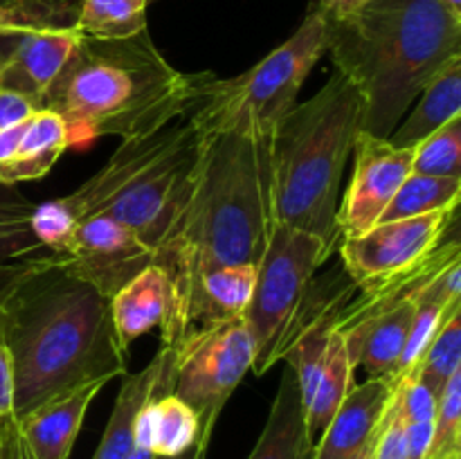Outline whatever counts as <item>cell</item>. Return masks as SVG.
<instances>
[{"mask_svg":"<svg viewBox=\"0 0 461 459\" xmlns=\"http://www.w3.org/2000/svg\"><path fill=\"white\" fill-rule=\"evenodd\" d=\"M441 3H444L446 7L450 9V12L457 14V16H461V0H441Z\"/></svg>","mask_w":461,"mask_h":459,"instance_id":"39","label":"cell"},{"mask_svg":"<svg viewBox=\"0 0 461 459\" xmlns=\"http://www.w3.org/2000/svg\"><path fill=\"white\" fill-rule=\"evenodd\" d=\"M171 376H174V356L165 346H160L151 363L138 374H126L93 459H129L133 448L135 417L156 392L171 390Z\"/></svg>","mask_w":461,"mask_h":459,"instance_id":"17","label":"cell"},{"mask_svg":"<svg viewBox=\"0 0 461 459\" xmlns=\"http://www.w3.org/2000/svg\"><path fill=\"white\" fill-rule=\"evenodd\" d=\"M171 356V392L196 410L203 430L214 432L221 410L255 363V340L246 318L192 333Z\"/></svg>","mask_w":461,"mask_h":459,"instance_id":"9","label":"cell"},{"mask_svg":"<svg viewBox=\"0 0 461 459\" xmlns=\"http://www.w3.org/2000/svg\"><path fill=\"white\" fill-rule=\"evenodd\" d=\"M412 174L461 178V115L412 147Z\"/></svg>","mask_w":461,"mask_h":459,"instance_id":"28","label":"cell"},{"mask_svg":"<svg viewBox=\"0 0 461 459\" xmlns=\"http://www.w3.org/2000/svg\"><path fill=\"white\" fill-rule=\"evenodd\" d=\"M39 104L32 102L30 97L14 90L0 88V130L12 129V126L21 124L27 117L34 115L39 111Z\"/></svg>","mask_w":461,"mask_h":459,"instance_id":"32","label":"cell"},{"mask_svg":"<svg viewBox=\"0 0 461 459\" xmlns=\"http://www.w3.org/2000/svg\"><path fill=\"white\" fill-rule=\"evenodd\" d=\"M149 0H77L75 30L88 39H129L147 30Z\"/></svg>","mask_w":461,"mask_h":459,"instance_id":"24","label":"cell"},{"mask_svg":"<svg viewBox=\"0 0 461 459\" xmlns=\"http://www.w3.org/2000/svg\"><path fill=\"white\" fill-rule=\"evenodd\" d=\"M14 414V376H12V360L5 346L3 336H0V418Z\"/></svg>","mask_w":461,"mask_h":459,"instance_id":"34","label":"cell"},{"mask_svg":"<svg viewBox=\"0 0 461 459\" xmlns=\"http://www.w3.org/2000/svg\"><path fill=\"white\" fill-rule=\"evenodd\" d=\"M354 378L356 367L351 364L345 338H342V333L336 328V333L331 336V342H329L322 374H320L313 394H311L309 403H306L304 408L306 428H309V435L311 439H313V444L320 439V435H322L324 428L329 426L333 414H336L338 410H340V405L345 403L347 394H349L351 387L356 385Z\"/></svg>","mask_w":461,"mask_h":459,"instance_id":"23","label":"cell"},{"mask_svg":"<svg viewBox=\"0 0 461 459\" xmlns=\"http://www.w3.org/2000/svg\"><path fill=\"white\" fill-rule=\"evenodd\" d=\"M446 459H461V454H450V457H446Z\"/></svg>","mask_w":461,"mask_h":459,"instance_id":"40","label":"cell"},{"mask_svg":"<svg viewBox=\"0 0 461 459\" xmlns=\"http://www.w3.org/2000/svg\"><path fill=\"white\" fill-rule=\"evenodd\" d=\"M457 210H437L412 219L376 223L340 238L342 268L363 295L417 273L441 248Z\"/></svg>","mask_w":461,"mask_h":459,"instance_id":"10","label":"cell"},{"mask_svg":"<svg viewBox=\"0 0 461 459\" xmlns=\"http://www.w3.org/2000/svg\"><path fill=\"white\" fill-rule=\"evenodd\" d=\"M414 310V297L365 310H345L338 322V331L345 338L351 364L363 367L369 378L394 381L412 328Z\"/></svg>","mask_w":461,"mask_h":459,"instance_id":"14","label":"cell"},{"mask_svg":"<svg viewBox=\"0 0 461 459\" xmlns=\"http://www.w3.org/2000/svg\"><path fill=\"white\" fill-rule=\"evenodd\" d=\"M203 435L196 410L171 390H160L135 417L133 441L147 446L156 457H176L192 448Z\"/></svg>","mask_w":461,"mask_h":459,"instance_id":"18","label":"cell"},{"mask_svg":"<svg viewBox=\"0 0 461 459\" xmlns=\"http://www.w3.org/2000/svg\"><path fill=\"white\" fill-rule=\"evenodd\" d=\"M333 255L322 238L275 220L257 264V282L246 322L255 340L252 374L264 376L279 363L286 328L320 266Z\"/></svg>","mask_w":461,"mask_h":459,"instance_id":"8","label":"cell"},{"mask_svg":"<svg viewBox=\"0 0 461 459\" xmlns=\"http://www.w3.org/2000/svg\"><path fill=\"white\" fill-rule=\"evenodd\" d=\"M410 174L412 148H399L387 138L360 130L354 144V174L338 205L340 238L374 228Z\"/></svg>","mask_w":461,"mask_h":459,"instance_id":"12","label":"cell"},{"mask_svg":"<svg viewBox=\"0 0 461 459\" xmlns=\"http://www.w3.org/2000/svg\"><path fill=\"white\" fill-rule=\"evenodd\" d=\"M329 22L336 72L363 97L360 130L390 138L432 76L461 57V16L441 0H367Z\"/></svg>","mask_w":461,"mask_h":459,"instance_id":"3","label":"cell"},{"mask_svg":"<svg viewBox=\"0 0 461 459\" xmlns=\"http://www.w3.org/2000/svg\"><path fill=\"white\" fill-rule=\"evenodd\" d=\"M461 369V302L455 304L439 324L432 336L430 345L426 346L419 358L417 367L405 376L408 381H419L430 387L437 396L441 394L446 382L455 372Z\"/></svg>","mask_w":461,"mask_h":459,"instance_id":"26","label":"cell"},{"mask_svg":"<svg viewBox=\"0 0 461 459\" xmlns=\"http://www.w3.org/2000/svg\"><path fill=\"white\" fill-rule=\"evenodd\" d=\"M34 202L27 201L16 184L0 183V261L39 256L43 246L32 230Z\"/></svg>","mask_w":461,"mask_h":459,"instance_id":"27","label":"cell"},{"mask_svg":"<svg viewBox=\"0 0 461 459\" xmlns=\"http://www.w3.org/2000/svg\"><path fill=\"white\" fill-rule=\"evenodd\" d=\"M270 140L207 138L196 184L153 252V264L169 274L171 295L203 270L259 264L275 225Z\"/></svg>","mask_w":461,"mask_h":459,"instance_id":"4","label":"cell"},{"mask_svg":"<svg viewBox=\"0 0 461 459\" xmlns=\"http://www.w3.org/2000/svg\"><path fill=\"white\" fill-rule=\"evenodd\" d=\"M367 0H318L320 12L327 16V21H338V18H345L349 14H354L360 4H365Z\"/></svg>","mask_w":461,"mask_h":459,"instance_id":"35","label":"cell"},{"mask_svg":"<svg viewBox=\"0 0 461 459\" xmlns=\"http://www.w3.org/2000/svg\"><path fill=\"white\" fill-rule=\"evenodd\" d=\"M108 381L81 385L16 418L34 459H68L95 396Z\"/></svg>","mask_w":461,"mask_h":459,"instance_id":"16","label":"cell"},{"mask_svg":"<svg viewBox=\"0 0 461 459\" xmlns=\"http://www.w3.org/2000/svg\"><path fill=\"white\" fill-rule=\"evenodd\" d=\"M171 302V282L165 268L149 264L111 297V320L117 338L129 349L131 342L160 327Z\"/></svg>","mask_w":461,"mask_h":459,"instance_id":"19","label":"cell"},{"mask_svg":"<svg viewBox=\"0 0 461 459\" xmlns=\"http://www.w3.org/2000/svg\"><path fill=\"white\" fill-rule=\"evenodd\" d=\"M205 142L189 115L122 140L93 178L61 198L63 205L77 223L88 216L117 220L156 252L196 184Z\"/></svg>","mask_w":461,"mask_h":459,"instance_id":"6","label":"cell"},{"mask_svg":"<svg viewBox=\"0 0 461 459\" xmlns=\"http://www.w3.org/2000/svg\"><path fill=\"white\" fill-rule=\"evenodd\" d=\"M66 148H70L66 122L57 112L39 108L23 122L18 148L7 169L0 174V183L18 184L45 178Z\"/></svg>","mask_w":461,"mask_h":459,"instance_id":"21","label":"cell"},{"mask_svg":"<svg viewBox=\"0 0 461 459\" xmlns=\"http://www.w3.org/2000/svg\"><path fill=\"white\" fill-rule=\"evenodd\" d=\"M327 16L313 3L291 39L266 54L250 70L232 79L212 76L189 120L205 138L273 135L282 117L297 104L302 86L315 63L327 54Z\"/></svg>","mask_w":461,"mask_h":459,"instance_id":"7","label":"cell"},{"mask_svg":"<svg viewBox=\"0 0 461 459\" xmlns=\"http://www.w3.org/2000/svg\"><path fill=\"white\" fill-rule=\"evenodd\" d=\"M461 454V369L450 376L437 396L435 430L428 459H446Z\"/></svg>","mask_w":461,"mask_h":459,"instance_id":"29","label":"cell"},{"mask_svg":"<svg viewBox=\"0 0 461 459\" xmlns=\"http://www.w3.org/2000/svg\"><path fill=\"white\" fill-rule=\"evenodd\" d=\"M394 390L392 378H367L351 387L345 403L315 441L313 459H354L363 453L376 439Z\"/></svg>","mask_w":461,"mask_h":459,"instance_id":"15","label":"cell"},{"mask_svg":"<svg viewBox=\"0 0 461 459\" xmlns=\"http://www.w3.org/2000/svg\"><path fill=\"white\" fill-rule=\"evenodd\" d=\"M313 448L300 387L291 369H286L270 405L268 421L248 459H313Z\"/></svg>","mask_w":461,"mask_h":459,"instance_id":"20","label":"cell"},{"mask_svg":"<svg viewBox=\"0 0 461 459\" xmlns=\"http://www.w3.org/2000/svg\"><path fill=\"white\" fill-rule=\"evenodd\" d=\"M34 0H0V7H23V4H30Z\"/></svg>","mask_w":461,"mask_h":459,"instance_id":"38","label":"cell"},{"mask_svg":"<svg viewBox=\"0 0 461 459\" xmlns=\"http://www.w3.org/2000/svg\"><path fill=\"white\" fill-rule=\"evenodd\" d=\"M461 196V178H441V176L410 174L394 194L378 223L412 216L430 214L437 210H457Z\"/></svg>","mask_w":461,"mask_h":459,"instance_id":"25","label":"cell"},{"mask_svg":"<svg viewBox=\"0 0 461 459\" xmlns=\"http://www.w3.org/2000/svg\"><path fill=\"white\" fill-rule=\"evenodd\" d=\"M363 97L340 72L318 94L295 104L270 140L273 214L277 223L315 234L336 250L345 166L360 133Z\"/></svg>","mask_w":461,"mask_h":459,"instance_id":"5","label":"cell"},{"mask_svg":"<svg viewBox=\"0 0 461 459\" xmlns=\"http://www.w3.org/2000/svg\"><path fill=\"white\" fill-rule=\"evenodd\" d=\"M212 76L176 70L147 30L113 40L79 36L41 108L66 122L70 147L106 135L126 140L189 115Z\"/></svg>","mask_w":461,"mask_h":459,"instance_id":"2","label":"cell"},{"mask_svg":"<svg viewBox=\"0 0 461 459\" xmlns=\"http://www.w3.org/2000/svg\"><path fill=\"white\" fill-rule=\"evenodd\" d=\"M372 459H408V448H405L403 423L399 414V400H396V390L392 394L390 408H387L385 418L381 423L376 441H374Z\"/></svg>","mask_w":461,"mask_h":459,"instance_id":"30","label":"cell"},{"mask_svg":"<svg viewBox=\"0 0 461 459\" xmlns=\"http://www.w3.org/2000/svg\"><path fill=\"white\" fill-rule=\"evenodd\" d=\"M214 432L212 430H203V435L198 436L196 444L183 454H176V457H153V459H207V450H210V441Z\"/></svg>","mask_w":461,"mask_h":459,"instance_id":"36","label":"cell"},{"mask_svg":"<svg viewBox=\"0 0 461 459\" xmlns=\"http://www.w3.org/2000/svg\"><path fill=\"white\" fill-rule=\"evenodd\" d=\"M153 457H156V454H153L147 446H140L133 441V448H131L129 459H153Z\"/></svg>","mask_w":461,"mask_h":459,"instance_id":"37","label":"cell"},{"mask_svg":"<svg viewBox=\"0 0 461 459\" xmlns=\"http://www.w3.org/2000/svg\"><path fill=\"white\" fill-rule=\"evenodd\" d=\"M75 27H34L0 36V88L41 106V99L66 66L79 40Z\"/></svg>","mask_w":461,"mask_h":459,"instance_id":"13","label":"cell"},{"mask_svg":"<svg viewBox=\"0 0 461 459\" xmlns=\"http://www.w3.org/2000/svg\"><path fill=\"white\" fill-rule=\"evenodd\" d=\"M417 99L412 112L387 138L394 147H417L432 130L461 115V57L441 68Z\"/></svg>","mask_w":461,"mask_h":459,"instance_id":"22","label":"cell"},{"mask_svg":"<svg viewBox=\"0 0 461 459\" xmlns=\"http://www.w3.org/2000/svg\"><path fill=\"white\" fill-rule=\"evenodd\" d=\"M61 270L84 279L111 300L122 286L153 264V250L108 216L79 220L66 255H54Z\"/></svg>","mask_w":461,"mask_h":459,"instance_id":"11","label":"cell"},{"mask_svg":"<svg viewBox=\"0 0 461 459\" xmlns=\"http://www.w3.org/2000/svg\"><path fill=\"white\" fill-rule=\"evenodd\" d=\"M0 336L16 418L81 385L126 376L129 349L113 327L111 300L59 268L54 255L5 302Z\"/></svg>","mask_w":461,"mask_h":459,"instance_id":"1","label":"cell"},{"mask_svg":"<svg viewBox=\"0 0 461 459\" xmlns=\"http://www.w3.org/2000/svg\"><path fill=\"white\" fill-rule=\"evenodd\" d=\"M0 459H34L14 414L0 418Z\"/></svg>","mask_w":461,"mask_h":459,"instance_id":"33","label":"cell"},{"mask_svg":"<svg viewBox=\"0 0 461 459\" xmlns=\"http://www.w3.org/2000/svg\"><path fill=\"white\" fill-rule=\"evenodd\" d=\"M48 261V252H45V255L25 256V259L16 261H0V310H3L5 302L14 295V291H16L23 282H27L32 274H36L41 268H45Z\"/></svg>","mask_w":461,"mask_h":459,"instance_id":"31","label":"cell"}]
</instances>
